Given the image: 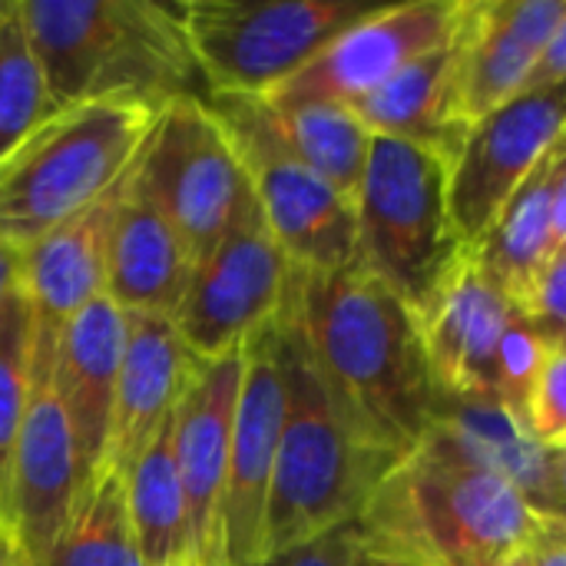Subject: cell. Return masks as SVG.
I'll return each instance as SVG.
<instances>
[{"label":"cell","instance_id":"cell-8","mask_svg":"<svg viewBox=\"0 0 566 566\" xmlns=\"http://www.w3.org/2000/svg\"><path fill=\"white\" fill-rule=\"evenodd\" d=\"M209 109L226 126L262 216L302 272H338L355 262V202L332 189L289 146L279 116L265 96L209 93Z\"/></svg>","mask_w":566,"mask_h":566},{"label":"cell","instance_id":"cell-6","mask_svg":"<svg viewBox=\"0 0 566 566\" xmlns=\"http://www.w3.org/2000/svg\"><path fill=\"white\" fill-rule=\"evenodd\" d=\"M355 262L421 322L468 255L451 219V163L375 136L355 196Z\"/></svg>","mask_w":566,"mask_h":566},{"label":"cell","instance_id":"cell-12","mask_svg":"<svg viewBox=\"0 0 566 566\" xmlns=\"http://www.w3.org/2000/svg\"><path fill=\"white\" fill-rule=\"evenodd\" d=\"M56 342L33 332L30 391L10 474L7 531L30 566L50 560L80 497V458L53 388Z\"/></svg>","mask_w":566,"mask_h":566},{"label":"cell","instance_id":"cell-35","mask_svg":"<svg viewBox=\"0 0 566 566\" xmlns=\"http://www.w3.org/2000/svg\"><path fill=\"white\" fill-rule=\"evenodd\" d=\"M560 83H566V13L560 27L554 30L551 43L537 56L531 80H527V90H547V86H560Z\"/></svg>","mask_w":566,"mask_h":566},{"label":"cell","instance_id":"cell-16","mask_svg":"<svg viewBox=\"0 0 566 566\" xmlns=\"http://www.w3.org/2000/svg\"><path fill=\"white\" fill-rule=\"evenodd\" d=\"M564 13V0H464L458 86L468 126L527 90L531 70Z\"/></svg>","mask_w":566,"mask_h":566},{"label":"cell","instance_id":"cell-43","mask_svg":"<svg viewBox=\"0 0 566 566\" xmlns=\"http://www.w3.org/2000/svg\"><path fill=\"white\" fill-rule=\"evenodd\" d=\"M182 566H192V564H182Z\"/></svg>","mask_w":566,"mask_h":566},{"label":"cell","instance_id":"cell-10","mask_svg":"<svg viewBox=\"0 0 566 566\" xmlns=\"http://www.w3.org/2000/svg\"><path fill=\"white\" fill-rule=\"evenodd\" d=\"M289 282L292 262L249 192L216 249L192 265L172 322L199 361L222 358L279 318Z\"/></svg>","mask_w":566,"mask_h":566},{"label":"cell","instance_id":"cell-18","mask_svg":"<svg viewBox=\"0 0 566 566\" xmlns=\"http://www.w3.org/2000/svg\"><path fill=\"white\" fill-rule=\"evenodd\" d=\"M517 308L468 252L421 318L428 361L444 395L494 398L497 345Z\"/></svg>","mask_w":566,"mask_h":566},{"label":"cell","instance_id":"cell-15","mask_svg":"<svg viewBox=\"0 0 566 566\" xmlns=\"http://www.w3.org/2000/svg\"><path fill=\"white\" fill-rule=\"evenodd\" d=\"M245 378V345L199 361L172 418L176 464L186 491L192 566H226L222 554V501L229 474V448Z\"/></svg>","mask_w":566,"mask_h":566},{"label":"cell","instance_id":"cell-38","mask_svg":"<svg viewBox=\"0 0 566 566\" xmlns=\"http://www.w3.org/2000/svg\"><path fill=\"white\" fill-rule=\"evenodd\" d=\"M0 566H30L23 560L20 547L13 544V537H10V531L3 524H0Z\"/></svg>","mask_w":566,"mask_h":566},{"label":"cell","instance_id":"cell-13","mask_svg":"<svg viewBox=\"0 0 566 566\" xmlns=\"http://www.w3.org/2000/svg\"><path fill=\"white\" fill-rule=\"evenodd\" d=\"M464 0H408L385 3L342 36H335L308 66L265 93L275 106L342 103L352 106L398 70L441 46L461 23Z\"/></svg>","mask_w":566,"mask_h":566},{"label":"cell","instance_id":"cell-31","mask_svg":"<svg viewBox=\"0 0 566 566\" xmlns=\"http://www.w3.org/2000/svg\"><path fill=\"white\" fill-rule=\"evenodd\" d=\"M531 434L551 448H566V345H551L527 411Z\"/></svg>","mask_w":566,"mask_h":566},{"label":"cell","instance_id":"cell-41","mask_svg":"<svg viewBox=\"0 0 566 566\" xmlns=\"http://www.w3.org/2000/svg\"><path fill=\"white\" fill-rule=\"evenodd\" d=\"M355 566H378V564H375V560H371L368 554H361V560H358V564H355Z\"/></svg>","mask_w":566,"mask_h":566},{"label":"cell","instance_id":"cell-5","mask_svg":"<svg viewBox=\"0 0 566 566\" xmlns=\"http://www.w3.org/2000/svg\"><path fill=\"white\" fill-rule=\"evenodd\" d=\"M159 109L93 99L53 109L0 159V239L23 252L106 199L133 169Z\"/></svg>","mask_w":566,"mask_h":566},{"label":"cell","instance_id":"cell-22","mask_svg":"<svg viewBox=\"0 0 566 566\" xmlns=\"http://www.w3.org/2000/svg\"><path fill=\"white\" fill-rule=\"evenodd\" d=\"M458 63L461 46L454 30L441 46L428 50L415 63L398 70L388 83L352 103V109L371 136L401 139L454 163L471 129L461 116Z\"/></svg>","mask_w":566,"mask_h":566},{"label":"cell","instance_id":"cell-28","mask_svg":"<svg viewBox=\"0 0 566 566\" xmlns=\"http://www.w3.org/2000/svg\"><path fill=\"white\" fill-rule=\"evenodd\" d=\"M50 113L53 99L27 40L20 7L17 0H0V159Z\"/></svg>","mask_w":566,"mask_h":566},{"label":"cell","instance_id":"cell-1","mask_svg":"<svg viewBox=\"0 0 566 566\" xmlns=\"http://www.w3.org/2000/svg\"><path fill=\"white\" fill-rule=\"evenodd\" d=\"M285 302L358 441L388 464L408 458L441 405L418 315L358 262L338 272L292 269Z\"/></svg>","mask_w":566,"mask_h":566},{"label":"cell","instance_id":"cell-3","mask_svg":"<svg viewBox=\"0 0 566 566\" xmlns=\"http://www.w3.org/2000/svg\"><path fill=\"white\" fill-rule=\"evenodd\" d=\"M53 109L129 99L163 109L209 96L179 7L149 0H17Z\"/></svg>","mask_w":566,"mask_h":566},{"label":"cell","instance_id":"cell-20","mask_svg":"<svg viewBox=\"0 0 566 566\" xmlns=\"http://www.w3.org/2000/svg\"><path fill=\"white\" fill-rule=\"evenodd\" d=\"M199 358L169 315H126V345L116 388V418L106 464L129 468L172 421Z\"/></svg>","mask_w":566,"mask_h":566},{"label":"cell","instance_id":"cell-4","mask_svg":"<svg viewBox=\"0 0 566 566\" xmlns=\"http://www.w3.org/2000/svg\"><path fill=\"white\" fill-rule=\"evenodd\" d=\"M275 332L285 418L265 507L262 560L358 521L375 484L395 468L368 451L335 408L289 302L275 318Z\"/></svg>","mask_w":566,"mask_h":566},{"label":"cell","instance_id":"cell-11","mask_svg":"<svg viewBox=\"0 0 566 566\" xmlns=\"http://www.w3.org/2000/svg\"><path fill=\"white\" fill-rule=\"evenodd\" d=\"M566 133V83L524 90L478 119L451 163V219L468 252Z\"/></svg>","mask_w":566,"mask_h":566},{"label":"cell","instance_id":"cell-36","mask_svg":"<svg viewBox=\"0 0 566 566\" xmlns=\"http://www.w3.org/2000/svg\"><path fill=\"white\" fill-rule=\"evenodd\" d=\"M23 295V275H20V252L0 239V325Z\"/></svg>","mask_w":566,"mask_h":566},{"label":"cell","instance_id":"cell-23","mask_svg":"<svg viewBox=\"0 0 566 566\" xmlns=\"http://www.w3.org/2000/svg\"><path fill=\"white\" fill-rule=\"evenodd\" d=\"M438 424L458 434L488 468H494L537 517L560 521L557 451L544 448L531 428L494 398L444 395L438 405Z\"/></svg>","mask_w":566,"mask_h":566},{"label":"cell","instance_id":"cell-27","mask_svg":"<svg viewBox=\"0 0 566 566\" xmlns=\"http://www.w3.org/2000/svg\"><path fill=\"white\" fill-rule=\"evenodd\" d=\"M272 109L289 146L302 156V163L312 166L332 189L355 202L375 139L368 126L355 116V109L342 103H272Z\"/></svg>","mask_w":566,"mask_h":566},{"label":"cell","instance_id":"cell-32","mask_svg":"<svg viewBox=\"0 0 566 566\" xmlns=\"http://www.w3.org/2000/svg\"><path fill=\"white\" fill-rule=\"evenodd\" d=\"M524 312L547 338V345H566V245L544 265L531 298L524 302Z\"/></svg>","mask_w":566,"mask_h":566},{"label":"cell","instance_id":"cell-29","mask_svg":"<svg viewBox=\"0 0 566 566\" xmlns=\"http://www.w3.org/2000/svg\"><path fill=\"white\" fill-rule=\"evenodd\" d=\"M30 355H33V318L27 308V295H20L0 325V524H7L13 454H17L27 391H30Z\"/></svg>","mask_w":566,"mask_h":566},{"label":"cell","instance_id":"cell-37","mask_svg":"<svg viewBox=\"0 0 566 566\" xmlns=\"http://www.w3.org/2000/svg\"><path fill=\"white\" fill-rule=\"evenodd\" d=\"M554 232L557 249L566 245V133L557 139V189H554Z\"/></svg>","mask_w":566,"mask_h":566},{"label":"cell","instance_id":"cell-42","mask_svg":"<svg viewBox=\"0 0 566 566\" xmlns=\"http://www.w3.org/2000/svg\"><path fill=\"white\" fill-rule=\"evenodd\" d=\"M375 564H378V560H375ZM378 566H395V564H378Z\"/></svg>","mask_w":566,"mask_h":566},{"label":"cell","instance_id":"cell-33","mask_svg":"<svg viewBox=\"0 0 566 566\" xmlns=\"http://www.w3.org/2000/svg\"><path fill=\"white\" fill-rule=\"evenodd\" d=\"M361 554H365L361 531H358V521H352V524H342L308 544L272 554L255 566H355L361 560Z\"/></svg>","mask_w":566,"mask_h":566},{"label":"cell","instance_id":"cell-25","mask_svg":"<svg viewBox=\"0 0 566 566\" xmlns=\"http://www.w3.org/2000/svg\"><path fill=\"white\" fill-rule=\"evenodd\" d=\"M123 478L146 566L192 564L189 511L176 464L172 421L146 444V451L129 468H123Z\"/></svg>","mask_w":566,"mask_h":566},{"label":"cell","instance_id":"cell-26","mask_svg":"<svg viewBox=\"0 0 566 566\" xmlns=\"http://www.w3.org/2000/svg\"><path fill=\"white\" fill-rule=\"evenodd\" d=\"M43 566H146L123 468L106 464L76 497L66 531Z\"/></svg>","mask_w":566,"mask_h":566},{"label":"cell","instance_id":"cell-34","mask_svg":"<svg viewBox=\"0 0 566 566\" xmlns=\"http://www.w3.org/2000/svg\"><path fill=\"white\" fill-rule=\"evenodd\" d=\"M527 557L534 566H566V521L541 517L527 541Z\"/></svg>","mask_w":566,"mask_h":566},{"label":"cell","instance_id":"cell-7","mask_svg":"<svg viewBox=\"0 0 566 566\" xmlns=\"http://www.w3.org/2000/svg\"><path fill=\"white\" fill-rule=\"evenodd\" d=\"M176 7L209 93L265 96L385 3L189 0Z\"/></svg>","mask_w":566,"mask_h":566},{"label":"cell","instance_id":"cell-14","mask_svg":"<svg viewBox=\"0 0 566 566\" xmlns=\"http://www.w3.org/2000/svg\"><path fill=\"white\" fill-rule=\"evenodd\" d=\"M285 418V385L279 365L275 322L245 342V378L232 428L226 501H222V554L226 566L262 560L265 507Z\"/></svg>","mask_w":566,"mask_h":566},{"label":"cell","instance_id":"cell-19","mask_svg":"<svg viewBox=\"0 0 566 566\" xmlns=\"http://www.w3.org/2000/svg\"><path fill=\"white\" fill-rule=\"evenodd\" d=\"M192 255L186 242L129 169L109 226L106 298L126 315L172 318L186 295Z\"/></svg>","mask_w":566,"mask_h":566},{"label":"cell","instance_id":"cell-21","mask_svg":"<svg viewBox=\"0 0 566 566\" xmlns=\"http://www.w3.org/2000/svg\"><path fill=\"white\" fill-rule=\"evenodd\" d=\"M119 189L123 182L20 252L23 295L36 335L56 342L76 312L106 295V249Z\"/></svg>","mask_w":566,"mask_h":566},{"label":"cell","instance_id":"cell-40","mask_svg":"<svg viewBox=\"0 0 566 566\" xmlns=\"http://www.w3.org/2000/svg\"><path fill=\"white\" fill-rule=\"evenodd\" d=\"M504 566H534V564H531V557H527V547H524L521 554H514V557H511V560H507Z\"/></svg>","mask_w":566,"mask_h":566},{"label":"cell","instance_id":"cell-17","mask_svg":"<svg viewBox=\"0 0 566 566\" xmlns=\"http://www.w3.org/2000/svg\"><path fill=\"white\" fill-rule=\"evenodd\" d=\"M126 345V312L106 295L76 312L56 338L53 388L80 458V491L106 468L116 388Z\"/></svg>","mask_w":566,"mask_h":566},{"label":"cell","instance_id":"cell-39","mask_svg":"<svg viewBox=\"0 0 566 566\" xmlns=\"http://www.w3.org/2000/svg\"><path fill=\"white\" fill-rule=\"evenodd\" d=\"M557 484H560V521H566V448L557 451Z\"/></svg>","mask_w":566,"mask_h":566},{"label":"cell","instance_id":"cell-30","mask_svg":"<svg viewBox=\"0 0 566 566\" xmlns=\"http://www.w3.org/2000/svg\"><path fill=\"white\" fill-rule=\"evenodd\" d=\"M547 338L537 332V325L527 318L524 308L511 318V325L501 335L497 361H494V401H501L511 415H517L527 424L531 395L541 378V368L547 361Z\"/></svg>","mask_w":566,"mask_h":566},{"label":"cell","instance_id":"cell-2","mask_svg":"<svg viewBox=\"0 0 566 566\" xmlns=\"http://www.w3.org/2000/svg\"><path fill=\"white\" fill-rule=\"evenodd\" d=\"M531 504L458 434L434 424L358 514L365 554L395 566H504L537 531Z\"/></svg>","mask_w":566,"mask_h":566},{"label":"cell","instance_id":"cell-9","mask_svg":"<svg viewBox=\"0 0 566 566\" xmlns=\"http://www.w3.org/2000/svg\"><path fill=\"white\" fill-rule=\"evenodd\" d=\"M133 176L176 226L192 265L216 249L252 192L239 153L206 96H182L159 109Z\"/></svg>","mask_w":566,"mask_h":566},{"label":"cell","instance_id":"cell-24","mask_svg":"<svg viewBox=\"0 0 566 566\" xmlns=\"http://www.w3.org/2000/svg\"><path fill=\"white\" fill-rule=\"evenodd\" d=\"M554 189H557V146L507 199L488 235L471 252L478 269L524 308L544 265L557 252L554 232Z\"/></svg>","mask_w":566,"mask_h":566}]
</instances>
